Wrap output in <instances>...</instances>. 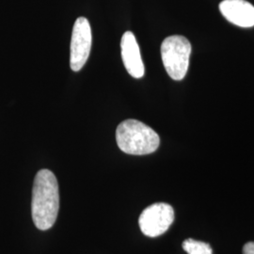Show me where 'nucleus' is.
<instances>
[{
	"mask_svg": "<svg viewBox=\"0 0 254 254\" xmlns=\"http://www.w3.org/2000/svg\"><path fill=\"white\" fill-rule=\"evenodd\" d=\"M121 51L122 59L128 73L135 78H141L145 73L144 64L136 37L131 31H127L122 37Z\"/></svg>",
	"mask_w": 254,
	"mask_h": 254,
	"instance_id": "obj_6",
	"label": "nucleus"
},
{
	"mask_svg": "<svg viewBox=\"0 0 254 254\" xmlns=\"http://www.w3.org/2000/svg\"><path fill=\"white\" fill-rule=\"evenodd\" d=\"M183 249L189 254H213V251L209 244L192 238L184 241Z\"/></svg>",
	"mask_w": 254,
	"mask_h": 254,
	"instance_id": "obj_8",
	"label": "nucleus"
},
{
	"mask_svg": "<svg viewBox=\"0 0 254 254\" xmlns=\"http://www.w3.org/2000/svg\"><path fill=\"white\" fill-rule=\"evenodd\" d=\"M60 209L59 184L54 173L49 170L37 173L31 200V214L34 225L41 231H46L53 225Z\"/></svg>",
	"mask_w": 254,
	"mask_h": 254,
	"instance_id": "obj_1",
	"label": "nucleus"
},
{
	"mask_svg": "<svg viewBox=\"0 0 254 254\" xmlns=\"http://www.w3.org/2000/svg\"><path fill=\"white\" fill-rule=\"evenodd\" d=\"M243 254H254V242L247 243L243 248Z\"/></svg>",
	"mask_w": 254,
	"mask_h": 254,
	"instance_id": "obj_9",
	"label": "nucleus"
},
{
	"mask_svg": "<svg viewBox=\"0 0 254 254\" xmlns=\"http://www.w3.org/2000/svg\"><path fill=\"white\" fill-rule=\"evenodd\" d=\"M191 45L186 37L173 35L164 40L161 45V57L164 67L174 80L185 78L190 66Z\"/></svg>",
	"mask_w": 254,
	"mask_h": 254,
	"instance_id": "obj_3",
	"label": "nucleus"
},
{
	"mask_svg": "<svg viewBox=\"0 0 254 254\" xmlns=\"http://www.w3.org/2000/svg\"><path fill=\"white\" fill-rule=\"evenodd\" d=\"M91 25L88 19H76L73 25L70 48V66L74 72L80 71L87 63L91 52Z\"/></svg>",
	"mask_w": 254,
	"mask_h": 254,
	"instance_id": "obj_5",
	"label": "nucleus"
},
{
	"mask_svg": "<svg viewBox=\"0 0 254 254\" xmlns=\"http://www.w3.org/2000/svg\"><path fill=\"white\" fill-rule=\"evenodd\" d=\"M221 14L228 21L241 27L254 26V6L245 0H223L219 4Z\"/></svg>",
	"mask_w": 254,
	"mask_h": 254,
	"instance_id": "obj_7",
	"label": "nucleus"
},
{
	"mask_svg": "<svg viewBox=\"0 0 254 254\" xmlns=\"http://www.w3.org/2000/svg\"><path fill=\"white\" fill-rule=\"evenodd\" d=\"M116 140L124 153L133 155L152 154L160 144V137L154 129L133 119L124 121L119 125Z\"/></svg>",
	"mask_w": 254,
	"mask_h": 254,
	"instance_id": "obj_2",
	"label": "nucleus"
},
{
	"mask_svg": "<svg viewBox=\"0 0 254 254\" xmlns=\"http://www.w3.org/2000/svg\"><path fill=\"white\" fill-rule=\"evenodd\" d=\"M173 208L167 203L158 202L150 205L141 213L138 223L141 232L149 237L163 235L173 224Z\"/></svg>",
	"mask_w": 254,
	"mask_h": 254,
	"instance_id": "obj_4",
	"label": "nucleus"
}]
</instances>
